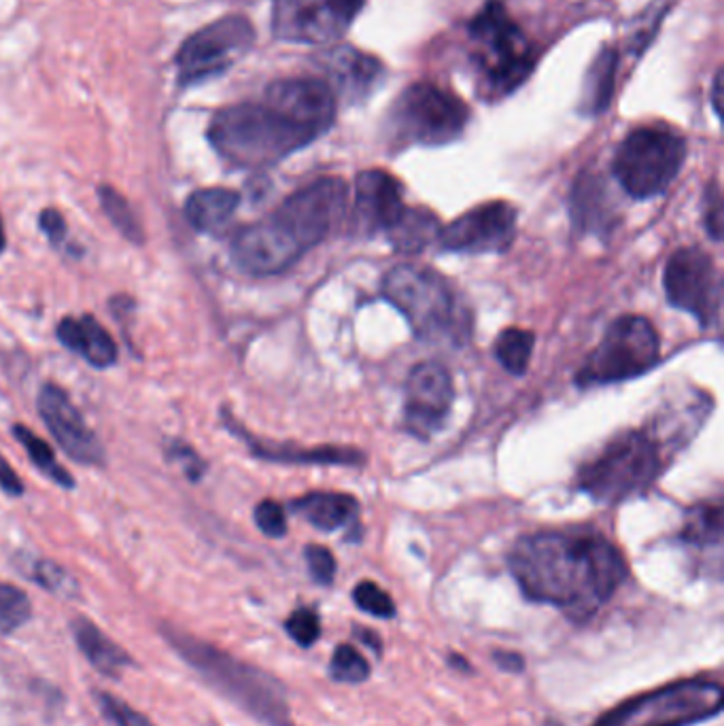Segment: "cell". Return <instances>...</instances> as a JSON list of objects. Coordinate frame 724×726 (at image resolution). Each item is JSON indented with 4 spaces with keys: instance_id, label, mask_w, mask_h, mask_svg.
Here are the masks:
<instances>
[{
    "instance_id": "6da1fadb",
    "label": "cell",
    "mask_w": 724,
    "mask_h": 726,
    "mask_svg": "<svg viewBox=\"0 0 724 726\" xmlns=\"http://www.w3.org/2000/svg\"><path fill=\"white\" fill-rule=\"evenodd\" d=\"M507 567L530 602L553 605L574 623L591 621L629 574L621 551L591 532L523 535L510 551Z\"/></svg>"
},
{
    "instance_id": "7a4b0ae2",
    "label": "cell",
    "mask_w": 724,
    "mask_h": 726,
    "mask_svg": "<svg viewBox=\"0 0 724 726\" xmlns=\"http://www.w3.org/2000/svg\"><path fill=\"white\" fill-rule=\"evenodd\" d=\"M164 637L177 654L209 682L225 699L264 726H293L288 693L283 684L264 669L219 651L183 631L164 629Z\"/></svg>"
},
{
    "instance_id": "3957f363",
    "label": "cell",
    "mask_w": 724,
    "mask_h": 726,
    "mask_svg": "<svg viewBox=\"0 0 724 726\" xmlns=\"http://www.w3.org/2000/svg\"><path fill=\"white\" fill-rule=\"evenodd\" d=\"M311 130L268 102H242L221 109L209 125L219 155L239 169H267L313 143Z\"/></svg>"
},
{
    "instance_id": "277c9868",
    "label": "cell",
    "mask_w": 724,
    "mask_h": 726,
    "mask_svg": "<svg viewBox=\"0 0 724 726\" xmlns=\"http://www.w3.org/2000/svg\"><path fill=\"white\" fill-rule=\"evenodd\" d=\"M661 470V448L648 432L612 437L579 472V488L593 502L614 506L644 493Z\"/></svg>"
},
{
    "instance_id": "5b68a950",
    "label": "cell",
    "mask_w": 724,
    "mask_h": 726,
    "mask_svg": "<svg viewBox=\"0 0 724 726\" xmlns=\"http://www.w3.org/2000/svg\"><path fill=\"white\" fill-rule=\"evenodd\" d=\"M723 686L716 679H680L646 695L631 697L593 726H695L723 709Z\"/></svg>"
},
{
    "instance_id": "8992f818",
    "label": "cell",
    "mask_w": 724,
    "mask_h": 726,
    "mask_svg": "<svg viewBox=\"0 0 724 726\" xmlns=\"http://www.w3.org/2000/svg\"><path fill=\"white\" fill-rule=\"evenodd\" d=\"M686 141L667 128H637L621 143L612 170L621 188L635 200L665 194L686 162Z\"/></svg>"
},
{
    "instance_id": "52a82bcc",
    "label": "cell",
    "mask_w": 724,
    "mask_h": 726,
    "mask_svg": "<svg viewBox=\"0 0 724 726\" xmlns=\"http://www.w3.org/2000/svg\"><path fill=\"white\" fill-rule=\"evenodd\" d=\"M467 107L432 83H412L386 115V130L400 145H449L463 134Z\"/></svg>"
},
{
    "instance_id": "ba28073f",
    "label": "cell",
    "mask_w": 724,
    "mask_h": 726,
    "mask_svg": "<svg viewBox=\"0 0 724 726\" xmlns=\"http://www.w3.org/2000/svg\"><path fill=\"white\" fill-rule=\"evenodd\" d=\"M383 295L406 316L416 339L453 336L455 295L440 272L421 264H398L383 279Z\"/></svg>"
},
{
    "instance_id": "9c48e42d",
    "label": "cell",
    "mask_w": 724,
    "mask_h": 726,
    "mask_svg": "<svg viewBox=\"0 0 724 726\" xmlns=\"http://www.w3.org/2000/svg\"><path fill=\"white\" fill-rule=\"evenodd\" d=\"M661 360V340L646 316L616 319L576 374L579 387L612 385L644 376Z\"/></svg>"
},
{
    "instance_id": "30bf717a",
    "label": "cell",
    "mask_w": 724,
    "mask_h": 726,
    "mask_svg": "<svg viewBox=\"0 0 724 726\" xmlns=\"http://www.w3.org/2000/svg\"><path fill=\"white\" fill-rule=\"evenodd\" d=\"M470 37L483 48L484 77L500 94L512 92L532 74L533 48L500 2L484 4L470 24Z\"/></svg>"
},
{
    "instance_id": "8fae6325",
    "label": "cell",
    "mask_w": 724,
    "mask_h": 726,
    "mask_svg": "<svg viewBox=\"0 0 724 726\" xmlns=\"http://www.w3.org/2000/svg\"><path fill=\"white\" fill-rule=\"evenodd\" d=\"M349 188L339 177H323L291 194L270 215L306 253L325 241L346 211Z\"/></svg>"
},
{
    "instance_id": "7c38bea8",
    "label": "cell",
    "mask_w": 724,
    "mask_h": 726,
    "mask_svg": "<svg viewBox=\"0 0 724 726\" xmlns=\"http://www.w3.org/2000/svg\"><path fill=\"white\" fill-rule=\"evenodd\" d=\"M255 28L242 16H228L200 28L177 53L179 81L192 85L218 77L251 49Z\"/></svg>"
},
{
    "instance_id": "4fadbf2b",
    "label": "cell",
    "mask_w": 724,
    "mask_h": 726,
    "mask_svg": "<svg viewBox=\"0 0 724 726\" xmlns=\"http://www.w3.org/2000/svg\"><path fill=\"white\" fill-rule=\"evenodd\" d=\"M365 0H274L272 32L288 43L328 46L351 28Z\"/></svg>"
},
{
    "instance_id": "5bb4252c",
    "label": "cell",
    "mask_w": 724,
    "mask_h": 726,
    "mask_svg": "<svg viewBox=\"0 0 724 726\" xmlns=\"http://www.w3.org/2000/svg\"><path fill=\"white\" fill-rule=\"evenodd\" d=\"M663 285L670 304L695 316L701 327L716 323L723 283L710 253L700 246L677 249L665 266Z\"/></svg>"
},
{
    "instance_id": "9a60e30c",
    "label": "cell",
    "mask_w": 724,
    "mask_h": 726,
    "mask_svg": "<svg viewBox=\"0 0 724 726\" xmlns=\"http://www.w3.org/2000/svg\"><path fill=\"white\" fill-rule=\"evenodd\" d=\"M519 211L504 200L484 202L440 230L438 242L444 251L484 255L504 253L514 241Z\"/></svg>"
},
{
    "instance_id": "2e32d148",
    "label": "cell",
    "mask_w": 724,
    "mask_h": 726,
    "mask_svg": "<svg viewBox=\"0 0 724 726\" xmlns=\"http://www.w3.org/2000/svg\"><path fill=\"white\" fill-rule=\"evenodd\" d=\"M232 260L249 276H274L290 270L304 251L268 215L241 230L232 241Z\"/></svg>"
},
{
    "instance_id": "e0dca14e",
    "label": "cell",
    "mask_w": 724,
    "mask_h": 726,
    "mask_svg": "<svg viewBox=\"0 0 724 726\" xmlns=\"http://www.w3.org/2000/svg\"><path fill=\"white\" fill-rule=\"evenodd\" d=\"M37 406L49 434L58 442V446L81 465L100 467L107 455L104 446L90 425L83 421L81 412L74 409L69 393L53 383L41 389Z\"/></svg>"
},
{
    "instance_id": "ac0fdd59",
    "label": "cell",
    "mask_w": 724,
    "mask_h": 726,
    "mask_svg": "<svg viewBox=\"0 0 724 726\" xmlns=\"http://www.w3.org/2000/svg\"><path fill=\"white\" fill-rule=\"evenodd\" d=\"M453 397V379L442 363L414 365L406 381L404 427L414 436H430L449 416Z\"/></svg>"
},
{
    "instance_id": "d6986e66",
    "label": "cell",
    "mask_w": 724,
    "mask_h": 726,
    "mask_svg": "<svg viewBox=\"0 0 724 726\" xmlns=\"http://www.w3.org/2000/svg\"><path fill=\"white\" fill-rule=\"evenodd\" d=\"M264 102L311 130L316 139L323 137L336 120V94L325 81L311 77H295L272 83L267 90Z\"/></svg>"
},
{
    "instance_id": "ffe728a7",
    "label": "cell",
    "mask_w": 724,
    "mask_h": 726,
    "mask_svg": "<svg viewBox=\"0 0 724 726\" xmlns=\"http://www.w3.org/2000/svg\"><path fill=\"white\" fill-rule=\"evenodd\" d=\"M353 209L363 232H389L406 211L402 185L385 170H363L355 181Z\"/></svg>"
},
{
    "instance_id": "44dd1931",
    "label": "cell",
    "mask_w": 724,
    "mask_h": 726,
    "mask_svg": "<svg viewBox=\"0 0 724 726\" xmlns=\"http://www.w3.org/2000/svg\"><path fill=\"white\" fill-rule=\"evenodd\" d=\"M323 69L330 79L328 85L332 92L349 102H362L372 97L385 77V67L381 60L349 46L328 51Z\"/></svg>"
},
{
    "instance_id": "7402d4cb",
    "label": "cell",
    "mask_w": 724,
    "mask_h": 726,
    "mask_svg": "<svg viewBox=\"0 0 724 726\" xmlns=\"http://www.w3.org/2000/svg\"><path fill=\"white\" fill-rule=\"evenodd\" d=\"M58 340L94 367H111L120 351L113 336L92 315L67 316L58 325Z\"/></svg>"
},
{
    "instance_id": "603a6c76",
    "label": "cell",
    "mask_w": 724,
    "mask_h": 726,
    "mask_svg": "<svg viewBox=\"0 0 724 726\" xmlns=\"http://www.w3.org/2000/svg\"><path fill=\"white\" fill-rule=\"evenodd\" d=\"M570 215L574 228L584 234H602L612 230V202L607 195L604 179L593 172L580 174L572 195H570Z\"/></svg>"
},
{
    "instance_id": "cb8c5ba5",
    "label": "cell",
    "mask_w": 724,
    "mask_h": 726,
    "mask_svg": "<svg viewBox=\"0 0 724 726\" xmlns=\"http://www.w3.org/2000/svg\"><path fill=\"white\" fill-rule=\"evenodd\" d=\"M230 427H234L239 432V436L244 437V442L251 446L253 455H258L260 460L279 461V463L353 465V467H360L363 461H365L363 453L355 451V448H346V446L302 448V446H290V444H270V442H262V440H255V437L244 434V430H239L232 423H230Z\"/></svg>"
},
{
    "instance_id": "d4e9b609",
    "label": "cell",
    "mask_w": 724,
    "mask_h": 726,
    "mask_svg": "<svg viewBox=\"0 0 724 726\" xmlns=\"http://www.w3.org/2000/svg\"><path fill=\"white\" fill-rule=\"evenodd\" d=\"M241 204V194L225 188H207L193 192L185 202V219L200 234H219L223 232L237 209Z\"/></svg>"
},
{
    "instance_id": "484cf974",
    "label": "cell",
    "mask_w": 724,
    "mask_h": 726,
    "mask_svg": "<svg viewBox=\"0 0 724 726\" xmlns=\"http://www.w3.org/2000/svg\"><path fill=\"white\" fill-rule=\"evenodd\" d=\"M291 510L319 532H336L358 521L360 504L346 493H309L291 504Z\"/></svg>"
},
{
    "instance_id": "4316f807",
    "label": "cell",
    "mask_w": 724,
    "mask_h": 726,
    "mask_svg": "<svg viewBox=\"0 0 724 726\" xmlns=\"http://www.w3.org/2000/svg\"><path fill=\"white\" fill-rule=\"evenodd\" d=\"M73 635L79 651L86 654L90 665L102 676L120 678L128 667H132L130 654L98 629L92 621L77 618L73 623Z\"/></svg>"
},
{
    "instance_id": "83f0119b",
    "label": "cell",
    "mask_w": 724,
    "mask_h": 726,
    "mask_svg": "<svg viewBox=\"0 0 724 726\" xmlns=\"http://www.w3.org/2000/svg\"><path fill=\"white\" fill-rule=\"evenodd\" d=\"M616 67H619V53L607 48L602 49L593 60V64L589 67L582 85V97H580V111L584 115L595 118L607 111L614 94Z\"/></svg>"
},
{
    "instance_id": "f1b7e54d",
    "label": "cell",
    "mask_w": 724,
    "mask_h": 726,
    "mask_svg": "<svg viewBox=\"0 0 724 726\" xmlns=\"http://www.w3.org/2000/svg\"><path fill=\"white\" fill-rule=\"evenodd\" d=\"M440 219L428 209H406L398 223L386 232L398 253L414 255L428 249L440 236Z\"/></svg>"
},
{
    "instance_id": "f546056e",
    "label": "cell",
    "mask_w": 724,
    "mask_h": 726,
    "mask_svg": "<svg viewBox=\"0 0 724 726\" xmlns=\"http://www.w3.org/2000/svg\"><path fill=\"white\" fill-rule=\"evenodd\" d=\"M98 200H100L102 213L118 228V232H121V236L125 241L139 244V246L145 242V232H143L141 221L134 215L130 202L115 188L100 185L98 188Z\"/></svg>"
},
{
    "instance_id": "4dcf8cb0",
    "label": "cell",
    "mask_w": 724,
    "mask_h": 726,
    "mask_svg": "<svg viewBox=\"0 0 724 726\" xmlns=\"http://www.w3.org/2000/svg\"><path fill=\"white\" fill-rule=\"evenodd\" d=\"M13 436L18 437V442L24 446L28 457L34 463V467H39L48 476L49 481H53V483L60 484L64 488H73V476L58 463L51 446L43 437L37 436L26 425H13Z\"/></svg>"
},
{
    "instance_id": "1f68e13d",
    "label": "cell",
    "mask_w": 724,
    "mask_h": 726,
    "mask_svg": "<svg viewBox=\"0 0 724 726\" xmlns=\"http://www.w3.org/2000/svg\"><path fill=\"white\" fill-rule=\"evenodd\" d=\"M533 344H535L533 332L510 327L506 332H502L495 342L497 362L502 363L512 376H523L532 362Z\"/></svg>"
},
{
    "instance_id": "d6a6232c",
    "label": "cell",
    "mask_w": 724,
    "mask_h": 726,
    "mask_svg": "<svg viewBox=\"0 0 724 726\" xmlns=\"http://www.w3.org/2000/svg\"><path fill=\"white\" fill-rule=\"evenodd\" d=\"M723 537V508L718 504H701L691 510L682 530V540L697 546L718 544Z\"/></svg>"
},
{
    "instance_id": "836d02e7",
    "label": "cell",
    "mask_w": 724,
    "mask_h": 726,
    "mask_svg": "<svg viewBox=\"0 0 724 726\" xmlns=\"http://www.w3.org/2000/svg\"><path fill=\"white\" fill-rule=\"evenodd\" d=\"M370 663L353 644H340L330 661V678L342 684H362L370 678Z\"/></svg>"
},
{
    "instance_id": "e575fe53",
    "label": "cell",
    "mask_w": 724,
    "mask_h": 726,
    "mask_svg": "<svg viewBox=\"0 0 724 726\" xmlns=\"http://www.w3.org/2000/svg\"><path fill=\"white\" fill-rule=\"evenodd\" d=\"M32 616V604L22 588L0 584V633H13Z\"/></svg>"
},
{
    "instance_id": "d590c367",
    "label": "cell",
    "mask_w": 724,
    "mask_h": 726,
    "mask_svg": "<svg viewBox=\"0 0 724 726\" xmlns=\"http://www.w3.org/2000/svg\"><path fill=\"white\" fill-rule=\"evenodd\" d=\"M30 578L37 582L39 586H43L51 595L73 597L74 593H77V584L71 578V574L64 567H60L58 563H53V561H46V558L34 561Z\"/></svg>"
},
{
    "instance_id": "8d00e7d4",
    "label": "cell",
    "mask_w": 724,
    "mask_h": 726,
    "mask_svg": "<svg viewBox=\"0 0 724 726\" xmlns=\"http://www.w3.org/2000/svg\"><path fill=\"white\" fill-rule=\"evenodd\" d=\"M353 602L362 612L374 616V618H393L398 614L395 602L376 582H360L353 588Z\"/></svg>"
},
{
    "instance_id": "74e56055",
    "label": "cell",
    "mask_w": 724,
    "mask_h": 726,
    "mask_svg": "<svg viewBox=\"0 0 724 726\" xmlns=\"http://www.w3.org/2000/svg\"><path fill=\"white\" fill-rule=\"evenodd\" d=\"M285 631L298 646L311 648L314 642L321 637L319 614L311 607H300L285 621Z\"/></svg>"
},
{
    "instance_id": "f35d334b",
    "label": "cell",
    "mask_w": 724,
    "mask_h": 726,
    "mask_svg": "<svg viewBox=\"0 0 724 726\" xmlns=\"http://www.w3.org/2000/svg\"><path fill=\"white\" fill-rule=\"evenodd\" d=\"M98 703H100L102 712L107 714V718L113 720L118 726H155L147 718L145 714L137 712L134 707L113 697L111 693H98Z\"/></svg>"
},
{
    "instance_id": "ab89813d",
    "label": "cell",
    "mask_w": 724,
    "mask_h": 726,
    "mask_svg": "<svg viewBox=\"0 0 724 726\" xmlns=\"http://www.w3.org/2000/svg\"><path fill=\"white\" fill-rule=\"evenodd\" d=\"M255 525L260 527V532L268 535V537H283L288 533V516L285 510L281 504L272 502V500H264L255 506Z\"/></svg>"
},
{
    "instance_id": "60d3db41",
    "label": "cell",
    "mask_w": 724,
    "mask_h": 726,
    "mask_svg": "<svg viewBox=\"0 0 724 726\" xmlns=\"http://www.w3.org/2000/svg\"><path fill=\"white\" fill-rule=\"evenodd\" d=\"M306 565L313 581L321 586H330L336 578V558L325 546H306Z\"/></svg>"
},
{
    "instance_id": "b9f144b4",
    "label": "cell",
    "mask_w": 724,
    "mask_h": 726,
    "mask_svg": "<svg viewBox=\"0 0 724 726\" xmlns=\"http://www.w3.org/2000/svg\"><path fill=\"white\" fill-rule=\"evenodd\" d=\"M705 211H703V221H705V230L712 236V241H723V200H721V192L716 185H712V190L705 195Z\"/></svg>"
},
{
    "instance_id": "7bdbcfd3",
    "label": "cell",
    "mask_w": 724,
    "mask_h": 726,
    "mask_svg": "<svg viewBox=\"0 0 724 726\" xmlns=\"http://www.w3.org/2000/svg\"><path fill=\"white\" fill-rule=\"evenodd\" d=\"M39 225L43 230V234L48 236V241L58 246L62 244L64 239H67V219L56 211V209H46L41 215H39Z\"/></svg>"
},
{
    "instance_id": "ee69618b",
    "label": "cell",
    "mask_w": 724,
    "mask_h": 726,
    "mask_svg": "<svg viewBox=\"0 0 724 726\" xmlns=\"http://www.w3.org/2000/svg\"><path fill=\"white\" fill-rule=\"evenodd\" d=\"M169 457L172 461H183V470L188 474V478L192 481H198L202 474H204V463L200 461V457L193 453L190 446L185 444H179V442H172L169 448Z\"/></svg>"
},
{
    "instance_id": "f6af8a7d",
    "label": "cell",
    "mask_w": 724,
    "mask_h": 726,
    "mask_svg": "<svg viewBox=\"0 0 724 726\" xmlns=\"http://www.w3.org/2000/svg\"><path fill=\"white\" fill-rule=\"evenodd\" d=\"M0 488L11 497L24 495V483L20 481V476L13 472V467L2 455H0Z\"/></svg>"
},
{
    "instance_id": "bcb514c9",
    "label": "cell",
    "mask_w": 724,
    "mask_h": 726,
    "mask_svg": "<svg viewBox=\"0 0 724 726\" xmlns=\"http://www.w3.org/2000/svg\"><path fill=\"white\" fill-rule=\"evenodd\" d=\"M493 661L500 669H504L507 674H521L525 669V658L519 653H510V651H495L493 653Z\"/></svg>"
},
{
    "instance_id": "7dc6e473",
    "label": "cell",
    "mask_w": 724,
    "mask_h": 726,
    "mask_svg": "<svg viewBox=\"0 0 724 726\" xmlns=\"http://www.w3.org/2000/svg\"><path fill=\"white\" fill-rule=\"evenodd\" d=\"M355 635L362 639L363 646H368V648H372L374 653L381 654V648H383V642H381V637L374 633V631L370 629H358L355 631Z\"/></svg>"
},
{
    "instance_id": "c3c4849f",
    "label": "cell",
    "mask_w": 724,
    "mask_h": 726,
    "mask_svg": "<svg viewBox=\"0 0 724 726\" xmlns=\"http://www.w3.org/2000/svg\"><path fill=\"white\" fill-rule=\"evenodd\" d=\"M721 102H723V73L718 71L716 79H714V85H712V104H714V111H716V115H721V113H723V109H721Z\"/></svg>"
},
{
    "instance_id": "681fc988",
    "label": "cell",
    "mask_w": 724,
    "mask_h": 726,
    "mask_svg": "<svg viewBox=\"0 0 724 726\" xmlns=\"http://www.w3.org/2000/svg\"><path fill=\"white\" fill-rule=\"evenodd\" d=\"M449 665H451V667H455V669L465 672V674H467V672H472V665H470V663H467L463 656H459V654H451V656H449Z\"/></svg>"
},
{
    "instance_id": "f907efd6",
    "label": "cell",
    "mask_w": 724,
    "mask_h": 726,
    "mask_svg": "<svg viewBox=\"0 0 724 726\" xmlns=\"http://www.w3.org/2000/svg\"><path fill=\"white\" fill-rule=\"evenodd\" d=\"M7 246V234H4V228H2V219H0V253L4 251Z\"/></svg>"
}]
</instances>
